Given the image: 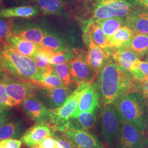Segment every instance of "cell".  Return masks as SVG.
<instances>
[{"label": "cell", "instance_id": "35", "mask_svg": "<svg viewBox=\"0 0 148 148\" xmlns=\"http://www.w3.org/2000/svg\"><path fill=\"white\" fill-rule=\"evenodd\" d=\"M21 145V140L16 139L0 140V148H20Z\"/></svg>", "mask_w": 148, "mask_h": 148}, {"label": "cell", "instance_id": "37", "mask_svg": "<svg viewBox=\"0 0 148 148\" xmlns=\"http://www.w3.org/2000/svg\"><path fill=\"white\" fill-rule=\"evenodd\" d=\"M38 145L41 148H58L57 139L53 135L45 138Z\"/></svg>", "mask_w": 148, "mask_h": 148}, {"label": "cell", "instance_id": "18", "mask_svg": "<svg viewBox=\"0 0 148 148\" xmlns=\"http://www.w3.org/2000/svg\"><path fill=\"white\" fill-rule=\"evenodd\" d=\"M99 101L100 97L98 92L90 84L82 93L79 99L78 107L71 117L76 116L82 112L95 111L99 106Z\"/></svg>", "mask_w": 148, "mask_h": 148}, {"label": "cell", "instance_id": "31", "mask_svg": "<svg viewBox=\"0 0 148 148\" xmlns=\"http://www.w3.org/2000/svg\"><path fill=\"white\" fill-rule=\"evenodd\" d=\"M53 70L59 77L63 81L66 86L71 87L73 85L79 86L72 78L69 62L53 66Z\"/></svg>", "mask_w": 148, "mask_h": 148}, {"label": "cell", "instance_id": "23", "mask_svg": "<svg viewBox=\"0 0 148 148\" xmlns=\"http://www.w3.org/2000/svg\"><path fill=\"white\" fill-rule=\"evenodd\" d=\"M84 40H90L102 48L108 47L107 37L97 21H93L85 27Z\"/></svg>", "mask_w": 148, "mask_h": 148}, {"label": "cell", "instance_id": "34", "mask_svg": "<svg viewBox=\"0 0 148 148\" xmlns=\"http://www.w3.org/2000/svg\"><path fill=\"white\" fill-rule=\"evenodd\" d=\"M0 105L7 108L13 106L11 98L7 94L3 82L0 83Z\"/></svg>", "mask_w": 148, "mask_h": 148}, {"label": "cell", "instance_id": "17", "mask_svg": "<svg viewBox=\"0 0 148 148\" xmlns=\"http://www.w3.org/2000/svg\"><path fill=\"white\" fill-rule=\"evenodd\" d=\"M51 128L44 123H37L29 128L21 138V143L29 147H34L38 145L45 138L52 136Z\"/></svg>", "mask_w": 148, "mask_h": 148}, {"label": "cell", "instance_id": "14", "mask_svg": "<svg viewBox=\"0 0 148 148\" xmlns=\"http://www.w3.org/2000/svg\"><path fill=\"white\" fill-rule=\"evenodd\" d=\"M46 32L32 21H14L13 34L38 45L41 42Z\"/></svg>", "mask_w": 148, "mask_h": 148}, {"label": "cell", "instance_id": "43", "mask_svg": "<svg viewBox=\"0 0 148 148\" xmlns=\"http://www.w3.org/2000/svg\"><path fill=\"white\" fill-rule=\"evenodd\" d=\"M8 108H7V107H5V106H4L0 105V112H2V111L5 110V109H8Z\"/></svg>", "mask_w": 148, "mask_h": 148}, {"label": "cell", "instance_id": "25", "mask_svg": "<svg viewBox=\"0 0 148 148\" xmlns=\"http://www.w3.org/2000/svg\"><path fill=\"white\" fill-rule=\"evenodd\" d=\"M122 47L130 49L138 57H142L148 52V35L135 34Z\"/></svg>", "mask_w": 148, "mask_h": 148}, {"label": "cell", "instance_id": "20", "mask_svg": "<svg viewBox=\"0 0 148 148\" xmlns=\"http://www.w3.org/2000/svg\"><path fill=\"white\" fill-rule=\"evenodd\" d=\"M8 45L14 48L18 52L34 60L40 47V45L24 39L14 34L12 35L9 38Z\"/></svg>", "mask_w": 148, "mask_h": 148}, {"label": "cell", "instance_id": "40", "mask_svg": "<svg viewBox=\"0 0 148 148\" xmlns=\"http://www.w3.org/2000/svg\"><path fill=\"white\" fill-rule=\"evenodd\" d=\"M138 67L147 79H148V62L139 60L138 63Z\"/></svg>", "mask_w": 148, "mask_h": 148}, {"label": "cell", "instance_id": "26", "mask_svg": "<svg viewBox=\"0 0 148 148\" xmlns=\"http://www.w3.org/2000/svg\"><path fill=\"white\" fill-rule=\"evenodd\" d=\"M134 34V32L131 28L124 25L112 35L107 38L108 47L122 46L129 41Z\"/></svg>", "mask_w": 148, "mask_h": 148}, {"label": "cell", "instance_id": "44", "mask_svg": "<svg viewBox=\"0 0 148 148\" xmlns=\"http://www.w3.org/2000/svg\"><path fill=\"white\" fill-rule=\"evenodd\" d=\"M3 77V74H2V72L1 71V69H0V79H1Z\"/></svg>", "mask_w": 148, "mask_h": 148}, {"label": "cell", "instance_id": "24", "mask_svg": "<svg viewBox=\"0 0 148 148\" xmlns=\"http://www.w3.org/2000/svg\"><path fill=\"white\" fill-rule=\"evenodd\" d=\"M97 122L95 111L82 112L78 115L69 119V125L72 127L88 131L94 128Z\"/></svg>", "mask_w": 148, "mask_h": 148}, {"label": "cell", "instance_id": "22", "mask_svg": "<svg viewBox=\"0 0 148 148\" xmlns=\"http://www.w3.org/2000/svg\"><path fill=\"white\" fill-rule=\"evenodd\" d=\"M39 13L36 5H21L0 10V18H30L38 16Z\"/></svg>", "mask_w": 148, "mask_h": 148}, {"label": "cell", "instance_id": "29", "mask_svg": "<svg viewBox=\"0 0 148 148\" xmlns=\"http://www.w3.org/2000/svg\"><path fill=\"white\" fill-rule=\"evenodd\" d=\"M40 45L50 49L54 53L68 49L65 47L60 37L53 33L47 31Z\"/></svg>", "mask_w": 148, "mask_h": 148}, {"label": "cell", "instance_id": "19", "mask_svg": "<svg viewBox=\"0 0 148 148\" xmlns=\"http://www.w3.org/2000/svg\"><path fill=\"white\" fill-rule=\"evenodd\" d=\"M27 123L20 117L12 118L0 128V140L21 138L25 132Z\"/></svg>", "mask_w": 148, "mask_h": 148}, {"label": "cell", "instance_id": "6", "mask_svg": "<svg viewBox=\"0 0 148 148\" xmlns=\"http://www.w3.org/2000/svg\"><path fill=\"white\" fill-rule=\"evenodd\" d=\"M101 136L109 148H113L118 137L121 120L114 104L104 105L99 114Z\"/></svg>", "mask_w": 148, "mask_h": 148}, {"label": "cell", "instance_id": "10", "mask_svg": "<svg viewBox=\"0 0 148 148\" xmlns=\"http://www.w3.org/2000/svg\"><path fill=\"white\" fill-rule=\"evenodd\" d=\"M72 93L71 87L66 86L51 88L41 87L35 96L49 110H54L62 106Z\"/></svg>", "mask_w": 148, "mask_h": 148}, {"label": "cell", "instance_id": "4", "mask_svg": "<svg viewBox=\"0 0 148 148\" xmlns=\"http://www.w3.org/2000/svg\"><path fill=\"white\" fill-rule=\"evenodd\" d=\"M147 98L142 92H134L122 96L114 103L122 121L137 127L145 136L148 130Z\"/></svg>", "mask_w": 148, "mask_h": 148}, {"label": "cell", "instance_id": "30", "mask_svg": "<svg viewBox=\"0 0 148 148\" xmlns=\"http://www.w3.org/2000/svg\"><path fill=\"white\" fill-rule=\"evenodd\" d=\"M38 86L43 88H55L65 86L63 81L54 73L53 68L42 75Z\"/></svg>", "mask_w": 148, "mask_h": 148}, {"label": "cell", "instance_id": "32", "mask_svg": "<svg viewBox=\"0 0 148 148\" xmlns=\"http://www.w3.org/2000/svg\"><path fill=\"white\" fill-rule=\"evenodd\" d=\"M14 19L12 18H0V42L8 45L10 37L13 35Z\"/></svg>", "mask_w": 148, "mask_h": 148}, {"label": "cell", "instance_id": "1", "mask_svg": "<svg viewBox=\"0 0 148 148\" xmlns=\"http://www.w3.org/2000/svg\"><path fill=\"white\" fill-rule=\"evenodd\" d=\"M98 93L102 105L114 104L123 95L140 92V82L132 75L109 60L99 72Z\"/></svg>", "mask_w": 148, "mask_h": 148}, {"label": "cell", "instance_id": "28", "mask_svg": "<svg viewBox=\"0 0 148 148\" xmlns=\"http://www.w3.org/2000/svg\"><path fill=\"white\" fill-rule=\"evenodd\" d=\"M100 25L106 36L110 37L124 26L125 19L121 17H112L106 19L97 21Z\"/></svg>", "mask_w": 148, "mask_h": 148}, {"label": "cell", "instance_id": "33", "mask_svg": "<svg viewBox=\"0 0 148 148\" xmlns=\"http://www.w3.org/2000/svg\"><path fill=\"white\" fill-rule=\"evenodd\" d=\"M75 57L74 51L66 49L54 53L51 57V64L54 66L60 64L69 62Z\"/></svg>", "mask_w": 148, "mask_h": 148}, {"label": "cell", "instance_id": "38", "mask_svg": "<svg viewBox=\"0 0 148 148\" xmlns=\"http://www.w3.org/2000/svg\"><path fill=\"white\" fill-rule=\"evenodd\" d=\"M12 112L8 108L0 112V128L12 119Z\"/></svg>", "mask_w": 148, "mask_h": 148}, {"label": "cell", "instance_id": "27", "mask_svg": "<svg viewBox=\"0 0 148 148\" xmlns=\"http://www.w3.org/2000/svg\"><path fill=\"white\" fill-rule=\"evenodd\" d=\"M54 53L48 48L41 46L34 60L41 75L53 68L51 64V57Z\"/></svg>", "mask_w": 148, "mask_h": 148}, {"label": "cell", "instance_id": "21", "mask_svg": "<svg viewBox=\"0 0 148 148\" xmlns=\"http://www.w3.org/2000/svg\"><path fill=\"white\" fill-rule=\"evenodd\" d=\"M32 3L44 14L61 17L68 16L65 3L62 0H32Z\"/></svg>", "mask_w": 148, "mask_h": 148}, {"label": "cell", "instance_id": "48", "mask_svg": "<svg viewBox=\"0 0 148 148\" xmlns=\"http://www.w3.org/2000/svg\"></svg>", "mask_w": 148, "mask_h": 148}, {"label": "cell", "instance_id": "42", "mask_svg": "<svg viewBox=\"0 0 148 148\" xmlns=\"http://www.w3.org/2000/svg\"><path fill=\"white\" fill-rule=\"evenodd\" d=\"M145 137V148H148V124L147 132Z\"/></svg>", "mask_w": 148, "mask_h": 148}, {"label": "cell", "instance_id": "9", "mask_svg": "<svg viewBox=\"0 0 148 148\" xmlns=\"http://www.w3.org/2000/svg\"><path fill=\"white\" fill-rule=\"evenodd\" d=\"M113 148H145V137L137 127L122 121L116 143Z\"/></svg>", "mask_w": 148, "mask_h": 148}, {"label": "cell", "instance_id": "47", "mask_svg": "<svg viewBox=\"0 0 148 148\" xmlns=\"http://www.w3.org/2000/svg\"><path fill=\"white\" fill-rule=\"evenodd\" d=\"M101 148H106V147H102Z\"/></svg>", "mask_w": 148, "mask_h": 148}, {"label": "cell", "instance_id": "39", "mask_svg": "<svg viewBox=\"0 0 148 148\" xmlns=\"http://www.w3.org/2000/svg\"><path fill=\"white\" fill-rule=\"evenodd\" d=\"M135 8H140L148 10V0H128Z\"/></svg>", "mask_w": 148, "mask_h": 148}, {"label": "cell", "instance_id": "5", "mask_svg": "<svg viewBox=\"0 0 148 148\" xmlns=\"http://www.w3.org/2000/svg\"><path fill=\"white\" fill-rule=\"evenodd\" d=\"M90 84L92 83H85L79 85L62 106L57 109L50 110L49 127L55 131L64 132L69 126V119L78 107L81 96Z\"/></svg>", "mask_w": 148, "mask_h": 148}, {"label": "cell", "instance_id": "2", "mask_svg": "<svg viewBox=\"0 0 148 148\" xmlns=\"http://www.w3.org/2000/svg\"><path fill=\"white\" fill-rule=\"evenodd\" d=\"M133 7L127 0H79V8L87 27L93 21L112 17L126 18Z\"/></svg>", "mask_w": 148, "mask_h": 148}, {"label": "cell", "instance_id": "8", "mask_svg": "<svg viewBox=\"0 0 148 148\" xmlns=\"http://www.w3.org/2000/svg\"><path fill=\"white\" fill-rule=\"evenodd\" d=\"M74 52L75 57L69 62L72 78L78 85L92 83L97 74L88 63L87 53L81 49Z\"/></svg>", "mask_w": 148, "mask_h": 148}, {"label": "cell", "instance_id": "13", "mask_svg": "<svg viewBox=\"0 0 148 148\" xmlns=\"http://www.w3.org/2000/svg\"><path fill=\"white\" fill-rule=\"evenodd\" d=\"M21 104L25 114L33 121L49 125L50 110L35 95L28 98Z\"/></svg>", "mask_w": 148, "mask_h": 148}, {"label": "cell", "instance_id": "41", "mask_svg": "<svg viewBox=\"0 0 148 148\" xmlns=\"http://www.w3.org/2000/svg\"><path fill=\"white\" fill-rule=\"evenodd\" d=\"M140 90L142 93L148 98V79L140 83Z\"/></svg>", "mask_w": 148, "mask_h": 148}, {"label": "cell", "instance_id": "12", "mask_svg": "<svg viewBox=\"0 0 148 148\" xmlns=\"http://www.w3.org/2000/svg\"><path fill=\"white\" fill-rule=\"evenodd\" d=\"M64 133L77 148H101L104 147L97 136L88 131L72 127L69 124Z\"/></svg>", "mask_w": 148, "mask_h": 148}, {"label": "cell", "instance_id": "11", "mask_svg": "<svg viewBox=\"0 0 148 148\" xmlns=\"http://www.w3.org/2000/svg\"><path fill=\"white\" fill-rule=\"evenodd\" d=\"M7 94L14 106L21 104L28 98L35 95L38 85L32 82L7 79L3 82Z\"/></svg>", "mask_w": 148, "mask_h": 148}, {"label": "cell", "instance_id": "3", "mask_svg": "<svg viewBox=\"0 0 148 148\" xmlns=\"http://www.w3.org/2000/svg\"><path fill=\"white\" fill-rule=\"evenodd\" d=\"M3 46L0 58L1 68L16 78L38 85L42 75L35 60L18 52L9 45Z\"/></svg>", "mask_w": 148, "mask_h": 148}, {"label": "cell", "instance_id": "45", "mask_svg": "<svg viewBox=\"0 0 148 148\" xmlns=\"http://www.w3.org/2000/svg\"><path fill=\"white\" fill-rule=\"evenodd\" d=\"M2 48H1V46H0V58L1 56V53H2Z\"/></svg>", "mask_w": 148, "mask_h": 148}, {"label": "cell", "instance_id": "7", "mask_svg": "<svg viewBox=\"0 0 148 148\" xmlns=\"http://www.w3.org/2000/svg\"><path fill=\"white\" fill-rule=\"evenodd\" d=\"M106 49L114 63L132 74L138 82L141 83L147 79L138 67L139 57L131 50L122 46L107 47Z\"/></svg>", "mask_w": 148, "mask_h": 148}, {"label": "cell", "instance_id": "36", "mask_svg": "<svg viewBox=\"0 0 148 148\" xmlns=\"http://www.w3.org/2000/svg\"><path fill=\"white\" fill-rule=\"evenodd\" d=\"M57 141L58 148H77L67 137L53 135Z\"/></svg>", "mask_w": 148, "mask_h": 148}, {"label": "cell", "instance_id": "15", "mask_svg": "<svg viewBox=\"0 0 148 148\" xmlns=\"http://www.w3.org/2000/svg\"><path fill=\"white\" fill-rule=\"evenodd\" d=\"M88 47L87 58L90 66L97 75L110 60L106 48H102L88 40H84Z\"/></svg>", "mask_w": 148, "mask_h": 148}, {"label": "cell", "instance_id": "16", "mask_svg": "<svg viewBox=\"0 0 148 148\" xmlns=\"http://www.w3.org/2000/svg\"><path fill=\"white\" fill-rule=\"evenodd\" d=\"M125 23L135 34L148 35V10L135 8L125 18Z\"/></svg>", "mask_w": 148, "mask_h": 148}, {"label": "cell", "instance_id": "46", "mask_svg": "<svg viewBox=\"0 0 148 148\" xmlns=\"http://www.w3.org/2000/svg\"><path fill=\"white\" fill-rule=\"evenodd\" d=\"M146 61L147 62H148V52L147 54V58H146Z\"/></svg>", "mask_w": 148, "mask_h": 148}]
</instances>
